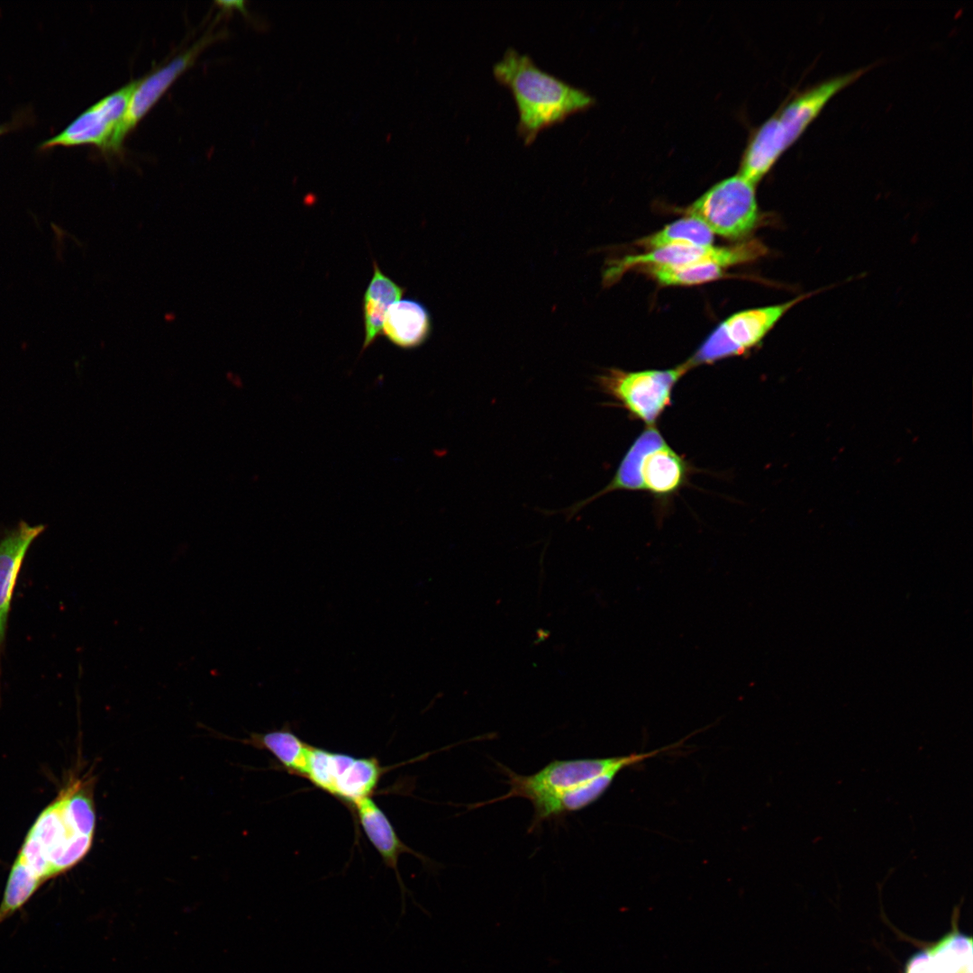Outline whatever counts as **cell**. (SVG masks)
<instances>
[{
  "label": "cell",
  "mask_w": 973,
  "mask_h": 973,
  "mask_svg": "<svg viewBox=\"0 0 973 973\" xmlns=\"http://www.w3.org/2000/svg\"><path fill=\"white\" fill-rule=\"evenodd\" d=\"M95 829L94 777H71L39 814L12 868L38 884L67 872L91 849Z\"/></svg>",
  "instance_id": "6da1fadb"
},
{
  "label": "cell",
  "mask_w": 973,
  "mask_h": 973,
  "mask_svg": "<svg viewBox=\"0 0 973 973\" xmlns=\"http://www.w3.org/2000/svg\"><path fill=\"white\" fill-rule=\"evenodd\" d=\"M493 73L513 94L519 117L517 132L526 144L532 142L544 128L596 103L585 89L541 69L528 54L513 47H508L494 64Z\"/></svg>",
  "instance_id": "7a4b0ae2"
},
{
  "label": "cell",
  "mask_w": 973,
  "mask_h": 973,
  "mask_svg": "<svg viewBox=\"0 0 973 973\" xmlns=\"http://www.w3.org/2000/svg\"><path fill=\"white\" fill-rule=\"evenodd\" d=\"M671 747L670 745L649 752L611 758L554 760L538 772L528 776L519 775L500 765L507 777L505 783L509 786L508 792L495 799L474 805V807L512 797H523L536 808L569 795L603 775L613 772L618 774L625 768L655 757Z\"/></svg>",
  "instance_id": "3957f363"
},
{
  "label": "cell",
  "mask_w": 973,
  "mask_h": 973,
  "mask_svg": "<svg viewBox=\"0 0 973 973\" xmlns=\"http://www.w3.org/2000/svg\"><path fill=\"white\" fill-rule=\"evenodd\" d=\"M691 368L687 360L667 369L627 371L609 368L596 376L595 382L613 399L612 405L624 409L629 417L647 427H654L671 405L675 386Z\"/></svg>",
  "instance_id": "277c9868"
},
{
  "label": "cell",
  "mask_w": 973,
  "mask_h": 973,
  "mask_svg": "<svg viewBox=\"0 0 973 973\" xmlns=\"http://www.w3.org/2000/svg\"><path fill=\"white\" fill-rule=\"evenodd\" d=\"M755 186L737 173L706 190L686 208L685 215L699 220L714 234L746 241L760 220Z\"/></svg>",
  "instance_id": "5b68a950"
},
{
  "label": "cell",
  "mask_w": 973,
  "mask_h": 973,
  "mask_svg": "<svg viewBox=\"0 0 973 973\" xmlns=\"http://www.w3.org/2000/svg\"><path fill=\"white\" fill-rule=\"evenodd\" d=\"M813 294L730 315L707 336L687 361L694 368L743 354L758 345L786 313Z\"/></svg>",
  "instance_id": "8992f818"
},
{
  "label": "cell",
  "mask_w": 973,
  "mask_h": 973,
  "mask_svg": "<svg viewBox=\"0 0 973 973\" xmlns=\"http://www.w3.org/2000/svg\"><path fill=\"white\" fill-rule=\"evenodd\" d=\"M383 768L374 758L354 757L313 747L305 777L314 787L354 805L377 788Z\"/></svg>",
  "instance_id": "52a82bcc"
},
{
  "label": "cell",
  "mask_w": 973,
  "mask_h": 973,
  "mask_svg": "<svg viewBox=\"0 0 973 973\" xmlns=\"http://www.w3.org/2000/svg\"><path fill=\"white\" fill-rule=\"evenodd\" d=\"M767 252L759 241L746 240L730 246H674L628 255L612 261L604 272V283L612 285L627 271L647 266L679 267L716 264L725 268L754 261Z\"/></svg>",
  "instance_id": "ba28073f"
},
{
  "label": "cell",
  "mask_w": 973,
  "mask_h": 973,
  "mask_svg": "<svg viewBox=\"0 0 973 973\" xmlns=\"http://www.w3.org/2000/svg\"><path fill=\"white\" fill-rule=\"evenodd\" d=\"M861 68L808 87L785 103L761 125L775 150L781 155L803 133L825 104L840 90L858 79Z\"/></svg>",
  "instance_id": "9c48e42d"
},
{
  "label": "cell",
  "mask_w": 973,
  "mask_h": 973,
  "mask_svg": "<svg viewBox=\"0 0 973 973\" xmlns=\"http://www.w3.org/2000/svg\"><path fill=\"white\" fill-rule=\"evenodd\" d=\"M214 39V35L200 38L186 50L142 79H138L123 120L116 128L105 152L122 150L126 136L136 127L150 108L169 86L191 67L202 50Z\"/></svg>",
  "instance_id": "30bf717a"
},
{
  "label": "cell",
  "mask_w": 973,
  "mask_h": 973,
  "mask_svg": "<svg viewBox=\"0 0 973 973\" xmlns=\"http://www.w3.org/2000/svg\"><path fill=\"white\" fill-rule=\"evenodd\" d=\"M137 84L138 80H133L99 100L78 115L60 133L45 141L41 148L89 144L106 151Z\"/></svg>",
  "instance_id": "8fae6325"
},
{
  "label": "cell",
  "mask_w": 973,
  "mask_h": 973,
  "mask_svg": "<svg viewBox=\"0 0 973 973\" xmlns=\"http://www.w3.org/2000/svg\"><path fill=\"white\" fill-rule=\"evenodd\" d=\"M43 524L30 525L24 521L6 531L0 540V678L12 599L26 553L45 531Z\"/></svg>",
  "instance_id": "7c38bea8"
},
{
  "label": "cell",
  "mask_w": 973,
  "mask_h": 973,
  "mask_svg": "<svg viewBox=\"0 0 973 973\" xmlns=\"http://www.w3.org/2000/svg\"><path fill=\"white\" fill-rule=\"evenodd\" d=\"M959 915L956 907L950 930L936 941L922 945L915 973H973L972 937L959 931Z\"/></svg>",
  "instance_id": "4fadbf2b"
},
{
  "label": "cell",
  "mask_w": 973,
  "mask_h": 973,
  "mask_svg": "<svg viewBox=\"0 0 973 973\" xmlns=\"http://www.w3.org/2000/svg\"><path fill=\"white\" fill-rule=\"evenodd\" d=\"M352 806L368 841L381 856L385 865L394 869L396 874L402 895L403 916L405 913V895L407 889L398 872V858L405 852L417 854L400 840L391 822L371 796L359 800Z\"/></svg>",
  "instance_id": "5bb4252c"
},
{
  "label": "cell",
  "mask_w": 973,
  "mask_h": 973,
  "mask_svg": "<svg viewBox=\"0 0 973 973\" xmlns=\"http://www.w3.org/2000/svg\"><path fill=\"white\" fill-rule=\"evenodd\" d=\"M665 443H667L665 439L656 426L646 427L633 441L623 457L611 481L591 496L578 501L562 511L567 514L568 518H570L585 506L608 493L614 491H642V461L649 452Z\"/></svg>",
  "instance_id": "9a60e30c"
},
{
  "label": "cell",
  "mask_w": 973,
  "mask_h": 973,
  "mask_svg": "<svg viewBox=\"0 0 973 973\" xmlns=\"http://www.w3.org/2000/svg\"><path fill=\"white\" fill-rule=\"evenodd\" d=\"M691 466L668 443L649 452L641 465L642 491L668 500L687 483Z\"/></svg>",
  "instance_id": "2e32d148"
},
{
  "label": "cell",
  "mask_w": 973,
  "mask_h": 973,
  "mask_svg": "<svg viewBox=\"0 0 973 973\" xmlns=\"http://www.w3.org/2000/svg\"><path fill=\"white\" fill-rule=\"evenodd\" d=\"M382 332L399 348H417L427 341L432 332L431 314L418 300L400 299L389 307Z\"/></svg>",
  "instance_id": "e0dca14e"
},
{
  "label": "cell",
  "mask_w": 973,
  "mask_h": 973,
  "mask_svg": "<svg viewBox=\"0 0 973 973\" xmlns=\"http://www.w3.org/2000/svg\"><path fill=\"white\" fill-rule=\"evenodd\" d=\"M405 292V288L386 276L374 260L372 277L362 298L365 333L362 351L381 334L389 307L399 301Z\"/></svg>",
  "instance_id": "ac0fdd59"
},
{
  "label": "cell",
  "mask_w": 973,
  "mask_h": 973,
  "mask_svg": "<svg viewBox=\"0 0 973 973\" xmlns=\"http://www.w3.org/2000/svg\"><path fill=\"white\" fill-rule=\"evenodd\" d=\"M245 742L257 749L269 751L288 773L305 778L312 746L301 740L290 729L283 728L265 733H252L245 740Z\"/></svg>",
  "instance_id": "d6986e66"
},
{
  "label": "cell",
  "mask_w": 973,
  "mask_h": 973,
  "mask_svg": "<svg viewBox=\"0 0 973 973\" xmlns=\"http://www.w3.org/2000/svg\"><path fill=\"white\" fill-rule=\"evenodd\" d=\"M714 233L699 220L685 215L657 232L638 241L650 250L674 246L713 245Z\"/></svg>",
  "instance_id": "ffe728a7"
},
{
  "label": "cell",
  "mask_w": 973,
  "mask_h": 973,
  "mask_svg": "<svg viewBox=\"0 0 973 973\" xmlns=\"http://www.w3.org/2000/svg\"><path fill=\"white\" fill-rule=\"evenodd\" d=\"M659 284L662 286H694L721 278L725 268L716 264H698L679 267L647 266L642 267Z\"/></svg>",
  "instance_id": "44dd1931"
},
{
  "label": "cell",
  "mask_w": 973,
  "mask_h": 973,
  "mask_svg": "<svg viewBox=\"0 0 973 973\" xmlns=\"http://www.w3.org/2000/svg\"><path fill=\"white\" fill-rule=\"evenodd\" d=\"M2 132H3V130H2V129H0V134L2 133Z\"/></svg>",
  "instance_id": "7402d4cb"
}]
</instances>
